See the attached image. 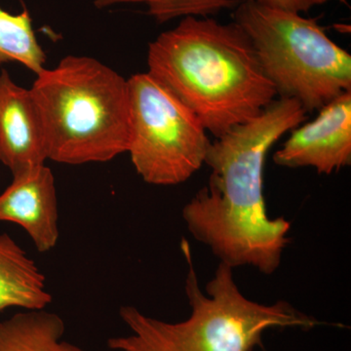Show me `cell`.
I'll return each instance as SVG.
<instances>
[{
	"mask_svg": "<svg viewBox=\"0 0 351 351\" xmlns=\"http://www.w3.org/2000/svg\"><path fill=\"white\" fill-rule=\"evenodd\" d=\"M130 142L136 172L154 186H177L205 164L211 141L202 122L149 73L128 78Z\"/></svg>",
	"mask_w": 351,
	"mask_h": 351,
	"instance_id": "obj_6",
	"label": "cell"
},
{
	"mask_svg": "<svg viewBox=\"0 0 351 351\" xmlns=\"http://www.w3.org/2000/svg\"><path fill=\"white\" fill-rule=\"evenodd\" d=\"M0 221L24 228L41 253L59 241V208L55 178L43 164L13 175V181L0 195Z\"/></svg>",
	"mask_w": 351,
	"mask_h": 351,
	"instance_id": "obj_8",
	"label": "cell"
},
{
	"mask_svg": "<svg viewBox=\"0 0 351 351\" xmlns=\"http://www.w3.org/2000/svg\"><path fill=\"white\" fill-rule=\"evenodd\" d=\"M149 75L219 138L262 114L277 93L237 23L186 17L149 43Z\"/></svg>",
	"mask_w": 351,
	"mask_h": 351,
	"instance_id": "obj_2",
	"label": "cell"
},
{
	"mask_svg": "<svg viewBox=\"0 0 351 351\" xmlns=\"http://www.w3.org/2000/svg\"><path fill=\"white\" fill-rule=\"evenodd\" d=\"M51 302L38 265L10 235L0 233V311L10 307L40 311Z\"/></svg>",
	"mask_w": 351,
	"mask_h": 351,
	"instance_id": "obj_10",
	"label": "cell"
},
{
	"mask_svg": "<svg viewBox=\"0 0 351 351\" xmlns=\"http://www.w3.org/2000/svg\"><path fill=\"white\" fill-rule=\"evenodd\" d=\"M233 18L278 98L294 99L311 112L351 91L350 54L315 19L245 0Z\"/></svg>",
	"mask_w": 351,
	"mask_h": 351,
	"instance_id": "obj_5",
	"label": "cell"
},
{
	"mask_svg": "<svg viewBox=\"0 0 351 351\" xmlns=\"http://www.w3.org/2000/svg\"><path fill=\"white\" fill-rule=\"evenodd\" d=\"M31 88L48 159L68 165L103 163L128 151V80L87 56L69 55L44 68Z\"/></svg>",
	"mask_w": 351,
	"mask_h": 351,
	"instance_id": "obj_4",
	"label": "cell"
},
{
	"mask_svg": "<svg viewBox=\"0 0 351 351\" xmlns=\"http://www.w3.org/2000/svg\"><path fill=\"white\" fill-rule=\"evenodd\" d=\"M317 117L293 129L290 137L274 154L276 165L311 167L331 175L351 163V91L318 110Z\"/></svg>",
	"mask_w": 351,
	"mask_h": 351,
	"instance_id": "obj_7",
	"label": "cell"
},
{
	"mask_svg": "<svg viewBox=\"0 0 351 351\" xmlns=\"http://www.w3.org/2000/svg\"><path fill=\"white\" fill-rule=\"evenodd\" d=\"M63 318L45 309L0 321V351H85L64 341Z\"/></svg>",
	"mask_w": 351,
	"mask_h": 351,
	"instance_id": "obj_11",
	"label": "cell"
},
{
	"mask_svg": "<svg viewBox=\"0 0 351 351\" xmlns=\"http://www.w3.org/2000/svg\"><path fill=\"white\" fill-rule=\"evenodd\" d=\"M47 159L43 121L31 89L18 85L1 69L0 161L15 175L43 165Z\"/></svg>",
	"mask_w": 351,
	"mask_h": 351,
	"instance_id": "obj_9",
	"label": "cell"
},
{
	"mask_svg": "<svg viewBox=\"0 0 351 351\" xmlns=\"http://www.w3.org/2000/svg\"><path fill=\"white\" fill-rule=\"evenodd\" d=\"M45 62V52L34 34L27 9L12 14L0 7V66L18 63L38 75Z\"/></svg>",
	"mask_w": 351,
	"mask_h": 351,
	"instance_id": "obj_12",
	"label": "cell"
},
{
	"mask_svg": "<svg viewBox=\"0 0 351 351\" xmlns=\"http://www.w3.org/2000/svg\"><path fill=\"white\" fill-rule=\"evenodd\" d=\"M188 263L186 291L191 315L170 323L149 317L131 306H121L119 315L132 334L108 341L119 351H253L263 346V335L271 328L313 329L322 322L278 301L272 304L252 301L235 283L233 269L219 263L214 276L201 290L191 248L182 240Z\"/></svg>",
	"mask_w": 351,
	"mask_h": 351,
	"instance_id": "obj_3",
	"label": "cell"
},
{
	"mask_svg": "<svg viewBox=\"0 0 351 351\" xmlns=\"http://www.w3.org/2000/svg\"><path fill=\"white\" fill-rule=\"evenodd\" d=\"M240 0H94L98 9L126 3H145L147 12L159 24L180 17L207 18L226 9L234 8Z\"/></svg>",
	"mask_w": 351,
	"mask_h": 351,
	"instance_id": "obj_13",
	"label": "cell"
},
{
	"mask_svg": "<svg viewBox=\"0 0 351 351\" xmlns=\"http://www.w3.org/2000/svg\"><path fill=\"white\" fill-rule=\"evenodd\" d=\"M306 113L294 99L278 98L257 119L211 142L205 159L209 182L182 215L193 239L219 263L233 269L253 267L265 276L280 267L291 223L267 215L263 170L272 145L301 125Z\"/></svg>",
	"mask_w": 351,
	"mask_h": 351,
	"instance_id": "obj_1",
	"label": "cell"
},
{
	"mask_svg": "<svg viewBox=\"0 0 351 351\" xmlns=\"http://www.w3.org/2000/svg\"><path fill=\"white\" fill-rule=\"evenodd\" d=\"M261 5L293 13H306L313 7L322 5L327 0H245Z\"/></svg>",
	"mask_w": 351,
	"mask_h": 351,
	"instance_id": "obj_14",
	"label": "cell"
}]
</instances>
